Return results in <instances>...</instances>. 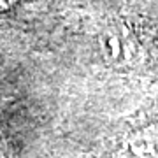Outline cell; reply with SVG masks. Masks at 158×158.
<instances>
[{
  "label": "cell",
  "mask_w": 158,
  "mask_h": 158,
  "mask_svg": "<svg viewBox=\"0 0 158 158\" xmlns=\"http://www.w3.org/2000/svg\"><path fill=\"white\" fill-rule=\"evenodd\" d=\"M100 49L109 63L134 67L144 58V46L137 32L127 23H111L100 34Z\"/></svg>",
  "instance_id": "6da1fadb"
},
{
  "label": "cell",
  "mask_w": 158,
  "mask_h": 158,
  "mask_svg": "<svg viewBox=\"0 0 158 158\" xmlns=\"http://www.w3.org/2000/svg\"><path fill=\"white\" fill-rule=\"evenodd\" d=\"M18 0H0V12L7 11V9H11L14 4H16Z\"/></svg>",
  "instance_id": "7a4b0ae2"
}]
</instances>
